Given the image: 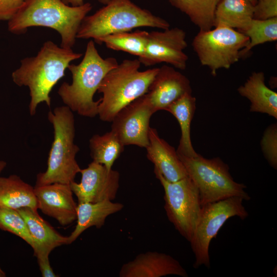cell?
Wrapping results in <instances>:
<instances>
[{
  "instance_id": "obj_1",
  "label": "cell",
  "mask_w": 277,
  "mask_h": 277,
  "mask_svg": "<svg viewBox=\"0 0 277 277\" xmlns=\"http://www.w3.org/2000/svg\"><path fill=\"white\" fill-rule=\"evenodd\" d=\"M82 56V53L74 52L72 48L60 47L48 41L35 56L21 61L19 67L12 72L11 76L17 86L28 87L31 115L35 114L36 108L41 103L45 102L50 106L49 94L53 87L64 76L70 63Z\"/></svg>"
},
{
  "instance_id": "obj_2",
  "label": "cell",
  "mask_w": 277,
  "mask_h": 277,
  "mask_svg": "<svg viewBox=\"0 0 277 277\" xmlns=\"http://www.w3.org/2000/svg\"><path fill=\"white\" fill-rule=\"evenodd\" d=\"M92 8L89 3L73 7L62 0H27L8 21V30L18 34L32 27L52 28L61 35V46L72 48L80 25Z\"/></svg>"
},
{
  "instance_id": "obj_3",
  "label": "cell",
  "mask_w": 277,
  "mask_h": 277,
  "mask_svg": "<svg viewBox=\"0 0 277 277\" xmlns=\"http://www.w3.org/2000/svg\"><path fill=\"white\" fill-rule=\"evenodd\" d=\"M118 64L116 59L103 58L92 40L88 43L82 61L68 67L72 75V83L64 82L57 93L65 106L79 115L92 118L98 115L100 100L93 96L107 73Z\"/></svg>"
},
{
  "instance_id": "obj_4",
  "label": "cell",
  "mask_w": 277,
  "mask_h": 277,
  "mask_svg": "<svg viewBox=\"0 0 277 277\" xmlns=\"http://www.w3.org/2000/svg\"><path fill=\"white\" fill-rule=\"evenodd\" d=\"M141 64L138 59H126L105 76L97 91L103 94L98 106L102 121L111 122L121 109L148 92L159 68L140 71Z\"/></svg>"
},
{
  "instance_id": "obj_5",
  "label": "cell",
  "mask_w": 277,
  "mask_h": 277,
  "mask_svg": "<svg viewBox=\"0 0 277 277\" xmlns=\"http://www.w3.org/2000/svg\"><path fill=\"white\" fill-rule=\"evenodd\" d=\"M142 27L165 30L169 28L170 24L130 0H110L94 14L85 17L76 38H92L98 43L102 37L109 34L129 32Z\"/></svg>"
},
{
  "instance_id": "obj_6",
  "label": "cell",
  "mask_w": 277,
  "mask_h": 277,
  "mask_svg": "<svg viewBox=\"0 0 277 277\" xmlns=\"http://www.w3.org/2000/svg\"><path fill=\"white\" fill-rule=\"evenodd\" d=\"M48 119L53 125L54 140L47 169L37 175L35 186L55 183L70 184L81 170L75 159L80 148L74 143V115L69 107L62 106L50 111Z\"/></svg>"
},
{
  "instance_id": "obj_7",
  "label": "cell",
  "mask_w": 277,
  "mask_h": 277,
  "mask_svg": "<svg viewBox=\"0 0 277 277\" xmlns=\"http://www.w3.org/2000/svg\"><path fill=\"white\" fill-rule=\"evenodd\" d=\"M178 155L198 189L201 206L232 196L250 199L245 190L246 186L234 181L228 166L220 158L208 159L199 154L194 157Z\"/></svg>"
},
{
  "instance_id": "obj_8",
  "label": "cell",
  "mask_w": 277,
  "mask_h": 277,
  "mask_svg": "<svg viewBox=\"0 0 277 277\" xmlns=\"http://www.w3.org/2000/svg\"><path fill=\"white\" fill-rule=\"evenodd\" d=\"M243 199L232 196L202 206L192 237L189 242L195 255L193 267H210L209 245L226 221L233 216L244 220L248 213Z\"/></svg>"
},
{
  "instance_id": "obj_9",
  "label": "cell",
  "mask_w": 277,
  "mask_h": 277,
  "mask_svg": "<svg viewBox=\"0 0 277 277\" xmlns=\"http://www.w3.org/2000/svg\"><path fill=\"white\" fill-rule=\"evenodd\" d=\"M249 42L248 37L241 32L217 27L212 30H200L192 46L201 65L208 67L215 76L219 69H229L239 61L240 51Z\"/></svg>"
},
{
  "instance_id": "obj_10",
  "label": "cell",
  "mask_w": 277,
  "mask_h": 277,
  "mask_svg": "<svg viewBox=\"0 0 277 277\" xmlns=\"http://www.w3.org/2000/svg\"><path fill=\"white\" fill-rule=\"evenodd\" d=\"M154 172L164 190V208L168 219L189 242L202 207L197 188L188 176L171 182L157 170L154 169Z\"/></svg>"
},
{
  "instance_id": "obj_11",
  "label": "cell",
  "mask_w": 277,
  "mask_h": 277,
  "mask_svg": "<svg viewBox=\"0 0 277 277\" xmlns=\"http://www.w3.org/2000/svg\"><path fill=\"white\" fill-rule=\"evenodd\" d=\"M154 112L146 94L121 109L112 121L111 131L123 145L146 148L150 120Z\"/></svg>"
},
{
  "instance_id": "obj_12",
  "label": "cell",
  "mask_w": 277,
  "mask_h": 277,
  "mask_svg": "<svg viewBox=\"0 0 277 277\" xmlns=\"http://www.w3.org/2000/svg\"><path fill=\"white\" fill-rule=\"evenodd\" d=\"M185 31L178 27L148 33L144 54L138 60L145 66L165 63L184 70L188 60L184 50L187 47Z\"/></svg>"
},
{
  "instance_id": "obj_13",
  "label": "cell",
  "mask_w": 277,
  "mask_h": 277,
  "mask_svg": "<svg viewBox=\"0 0 277 277\" xmlns=\"http://www.w3.org/2000/svg\"><path fill=\"white\" fill-rule=\"evenodd\" d=\"M81 180L79 183H70L73 193L78 203H96L113 201L120 187V173L115 170H108L102 164L92 161L85 169H81Z\"/></svg>"
},
{
  "instance_id": "obj_14",
  "label": "cell",
  "mask_w": 277,
  "mask_h": 277,
  "mask_svg": "<svg viewBox=\"0 0 277 277\" xmlns=\"http://www.w3.org/2000/svg\"><path fill=\"white\" fill-rule=\"evenodd\" d=\"M38 209L55 219L63 226L76 220V203L70 184L53 183L35 186Z\"/></svg>"
},
{
  "instance_id": "obj_15",
  "label": "cell",
  "mask_w": 277,
  "mask_h": 277,
  "mask_svg": "<svg viewBox=\"0 0 277 277\" xmlns=\"http://www.w3.org/2000/svg\"><path fill=\"white\" fill-rule=\"evenodd\" d=\"M187 93H192L188 78L173 67L164 65L159 68L146 95L155 113L165 110Z\"/></svg>"
},
{
  "instance_id": "obj_16",
  "label": "cell",
  "mask_w": 277,
  "mask_h": 277,
  "mask_svg": "<svg viewBox=\"0 0 277 277\" xmlns=\"http://www.w3.org/2000/svg\"><path fill=\"white\" fill-rule=\"evenodd\" d=\"M175 275L188 276L180 262L171 255L156 251L137 255L121 268L120 277H161Z\"/></svg>"
},
{
  "instance_id": "obj_17",
  "label": "cell",
  "mask_w": 277,
  "mask_h": 277,
  "mask_svg": "<svg viewBox=\"0 0 277 277\" xmlns=\"http://www.w3.org/2000/svg\"><path fill=\"white\" fill-rule=\"evenodd\" d=\"M148 137L147 157L154 164V169L171 182L187 177L186 170L174 148L161 138L155 128L150 127Z\"/></svg>"
},
{
  "instance_id": "obj_18",
  "label": "cell",
  "mask_w": 277,
  "mask_h": 277,
  "mask_svg": "<svg viewBox=\"0 0 277 277\" xmlns=\"http://www.w3.org/2000/svg\"><path fill=\"white\" fill-rule=\"evenodd\" d=\"M17 210L24 219L32 237L34 254L37 260L49 259L54 249L68 244V236L59 233L38 214L36 210L24 207Z\"/></svg>"
},
{
  "instance_id": "obj_19",
  "label": "cell",
  "mask_w": 277,
  "mask_h": 277,
  "mask_svg": "<svg viewBox=\"0 0 277 277\" xmlns=\"http://www.w3.org/2000/svg\"><path fill=\"white\" fill-rule=\"evenodd\" d=\"M238 91L250 101V111L267 114L277 118V93L266 85L263 72L252 73Z\"/></svg>"
},
{
  "instance_id": "obj_20",
  "label": "cell",
  "mask_w": 277,
  "mask_h": 277,
  "mask_svg": "<svg viewBox=\"0 0 277 277\" xmlns=\"http://www.w3.org/2000/svg\"><path fill=\"white\" fill-rule=\"evenodd\" d=\"M123 204L112 201L96 203H78L76 208V225L68 236V244L72 243L86 229L91 227H103L108 216L123 209Z\"/></svg>"
},
{
  "instance_id": "obj_21",
  "label": "cell",
  "mask_w": 277,
  "mask_h": 277,
  "mask_svg": "<svg viewBox=\"0 0 277 277\" xmlns=\"http://www.w3.org/2000/svg\"><path fill=\"white\" fill-rule=\"evenodd\" d=\"M0 207L16 210L28 207L37 210L34 187L16 175L0 176Z\"/></svg>"
},
{
  "instance_id": "obj_22",
  "label": "cell",
  "mask_w": 277,
  "mask_h": 277,
  "mask_svg": "<svg viewBox=\"0 0 277 277\" xmlns=\"http://www.w3.org/2000/svg\"><path fill=\"white\" fill-rule=\"evenodd\" d=\"M254 5L248 0H221L214 14V26L244 32L253 18Z\"/></svg>"
},
{
  "instance_id": "obj_23",
  "label": "cell",
  "mask_w": 277,
  "mask_h": 277,
  "mask_svg": "<svg viewBox=\"0 0 277 277\" xmlns=\"http://www.w3.org/2000/svg\"><path fill=\"white\" fill-rule=\"evenodd\" d=\"M196 108V98L187 93L175 101L165 110L171 113L180 125L181 136L176 152L188 157H194L198 153L194 149L190 137V125Z\"/></svg>"
},
{
  "instance_id": "obj_24",
  "label": "cell",
  "mask_w": 277,
  "mask_h": 277,
  "mask_svg": "<svg viewBox=\"0 0 277 277\" xmlns=\"http://www.w3.org/2000/svg\"><path fill=\"white\" fill-rule=\"evenodd\" d=\"M221 0H168L185 13L200 30H211L214 26L216 7Z\"/></svg>"
},
{
  "instance_id": "obj_25",
  "label": "cell",
  "mask_w": 277,
  "mask_h": 277,
  "mask_svg": "<svg viewBox=\"0 0 277 277\" xmlns=\"http://www.w3.org/2000/svg\"><path fill=\"white\" fill-rule=\"evenodd\" d=\"M124 145L111 130L103 135L95 134L89 140L90 155L93 161L105 166L108 170L124 149Z\"/></svg>"
},
{
  "instance_id": "obj_26",
  "label": "cell",
  "mask_w": 277,
  "mask_h": 277,
  "mask_svg": "<svg viewBox=\"0 0 277 277\" xmlns=\"http://www.w3.org/2000/svg\"><path fill=\"white\" fill-rule=\"evenodd\" d=\"M148 33L137 30L113 33L102 37L98 44L104 43L108 48L127 52L140 58L144 53Z\"/></svg>"
},
{
  "instance_id": "obj_27",
  "label": "cell",
  "mask_w": 277,
  "mask_h": 277,
  "mask_svg": "<svg viewBox=\"0 0 277 277\" xmlns=\"http://www.w3.org/2000/svg\"><path fill=\"white\" fill-rule=\"evenodd\" d=\"M249 42L240 52V58L244 56L254 47L277 39V17L267 19L253 18L248 28L243 32Z\"/></svg>"
},
{
  "instance_id": "obj_28",
  "label": "cell",
  "mask_w": 277,
  "mask_h": 277,
  "mask_svg": "<svg viewBox=\"0 0 277 277\" xmlns=\"http://www.w3.org/2000/svg\"><path fill=\"white\" fill-rule=\"evenodd\" d=\"M0 229L17 235L34 248L32 237L24 219L17 210L0 207Z\"/></svg>"
},
{
  "instance_id": "obj_29",
  "label": "cell",
  "mask_w": 277,
  "mask_h": 277,
  "mask_svg": "<svg viewBox=\"0 0 277 277\" xmlns=\"http://www.w3.org/2000/svg\"><path fill=\"white\" fill-rule=\"evenodd\" d=\"M263 154L270 166L277 167V126L273 124L265 131L261 142Z\"/></svg>"
},
{
  "instance_id": "obj_30",
  "label": "cell",
  "mask_w": 277,
  "mask_h": 277,
  "mask_svg": "<svg viewBox=\"0 0 277 277\" xmlns=\"http://www.w3.org/2000/svg\"><path fill=\"white\" fill-rule=\"evenodd\" d=\"M277 17V0H259L254 5L253 18L267 19Z\"/></svg>"
},
{
  "instance_id": "obj_31",
  "label": "cell",
  "mask_w": 277,
  "mask_h": 277,
  "mask_svg": "<svg viewBox=\"0 0 277 277\" xmlns=\"http://www.w3.org/2000/svg\"><path fill=\"white\" fill-rule=\"evenodd\" d=\"M27 0H0V22L9 21Z\"/></svg>"
},
{
  "instance_id": "obj_32",
  "label": "cell",
  "mask_w": 277,
  "mask_h": 277,
  "mask_svg": "<svg viewBox=\"0 0 277 277\" xmlns=\"http://www.w3.org/2000/svg\"><path fill=\"white\" fill-rule=\"evenodd\" d=\"M39 268L43 277H56L57 275L54 272L49 259L37 260Z\"/></svg>"
},
{
  "instance_id": "obj_33",
  "label": "cell",
  "mask_w": 277,
  "mask_h": 277,
  "mask_svg": "<svg viewBox=\"0 0 277 277\" xmlns=\"http://www.w3.org/2000/svg\"><path fill=\"white\" fill-rule=\"evenodd\" d=\"M65 4L71 5V6L77 7L83 5L84 0H62ZM101 3L106 5L110 0H98Z\"/></svg>"
},
{
  "instance_id": "obj_34",
  "label": "cell",
  "mask_w": 277,
  "mask_h": 277,
  "mask_svg": "<svg viewBox=\"0 0 277 277\" xmlns=\"http://www.w3.org/2000/svg\"><path fill=\"white\" fill-rule=\"evenodd\" d=\"M7 165V163L4 161L0 160V175Z\"/></svg>"
},
{
  "instance_id": "obj_35",
  "label": "cell",
  "mask_w": 277,
  "mask_h": 277,
  "mask_svg": "<svg viewBox=\"0 0 277 277\" xmlns=\"http://www.w3.org/2000/svg\"><path fill=\"white\" fill-rule=\"evenodd\" d=\"M6 276V273L0 268V277H5Z\"/></svg>"
},
{
  "instance_id": "obj_36",
  "label": "cell",
  "mask_w": 277,
  "mask_h": 277,
  "mask_svg": "<svg viewBox=\"0 0 277 277\" xmlns=\"http://www.w3.org/2000/svg\"><path fill=\"white\" fill-rule=\"evenodd\" d=\"M253 5H254L256 4L257 0H248Z\"/></svg>"
}]
</instances>
